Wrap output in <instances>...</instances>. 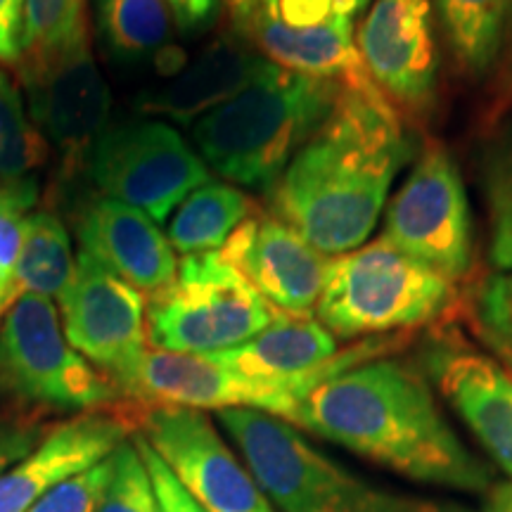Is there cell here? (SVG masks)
I'll return each instance as SVG.
<instances>
[{
  "instance_id": "cell-1",
  "label": "cell",
  "mask_w": 512,
  "mask_h": 512,
  "mask_svg": "<svg viewBox=\"0 0 512 512\" xmlns=\"http://www.w3.org/2000/svg\"><path fill=\"white\" fill-rule=\"evenodd\" d=\"M292 425L411 482L489 489V472L444 418L427 377L399 358H370L316 384Z\"/></svg>"
},
{
  "instance_id": "cell-2",
  "label": "cell",
  "mask_w": 512,
  "mask_h": 512,
  "mask_svg": "<svg viewBox=\"0 0 512 512\" xmlns=\"http://www.w3.org/2000/svg\"><path fill=\"white\" fill-rule=\"evenodd\" d=\"M406 159L401 114L389 100L342 91L271 190L275 219L323 254H347L373 235Z\"/></svg>"
},
{
  "instance_id": "cell-3",
  "label": "cell",
  "mask_w": 512,
  "mask_h": 512,
  "mask_svg": "<svg viewBox=\"0 0 512 512\" xmlns=\"http://www.w3.org/2000/svg\"><path fill=\"white\" fill-rule=\"evenodd\" d=\"M342 91L337 83L275 64L264 79L192 124L197 155L230 183L273 190Z\"/></svg>"
},
{
  "instance_id": "cell-4",
  "label": "cell",
  "mask_w": 512,
  "mask_h": 512,
  "mask_svg": "<svg viewBox=\"0 0 512 512\" xmlns=\"http://www.w3.org/2000/svg\"><path fill=\"white\" fill-rule=\"evenodd\" d=\"M216 420L240 448L268 503L280 512H465L451 503L394 494L351 475L278 415L223 408Z\"/></svg>"
},
{
  "instance_id": "cell-5",
  "label": "cell",
  "mask_w": 512,
  "mask_h": 512,
  "mask_svg": "<svg viewBox=\"0 0 512 512\" xmlns=\"http://www.w3.org/2000/svg\"><path fill=\"white\" fill-rule=\"evenodd\" d=\"M453 302L456 283L377 238L332 259L313 316L337 339H368L434 323Z\"/></svg>"
},
{
  "instance_id": "cell-6",
  "label": "cell",
  "mask_w": 512,
  "mask_h": 512,
  "mask_svg": "<svg viewBox=\"0 0 512 512\" xmlns=\"http://www.w3.org/2000/svg\"><path fill=\"white\" fill-rule=\"evenodd\" d=\"M278 313L221 252L188 254L174 283L147 302V339L157 351L216 354L249 342Z\"/></svg>"
},
{
  "instance_id": "cell-7",
  "label": "cell",
  "mask_w": 512,
  "mask_h": 512,
  "mask_svg": "<svg viewBox=\"0 0 512 512\" xmlns=\"http://www.w3.org/2000/svg\"><path fill=\"white\" fill-rule=\"evenodd\" d=\"M0 392L62 411H98L117 384L69 344L60 313L41 294L17 297L0 320Z\"/></svg>"
},
{
  "instance_id": "cell-8",
  "label": "cell",
  "mask_w": 512,
  "mask_h": 512,
  "mask_svg": "<svg viewBox=\"0 0 512 512\" xmlns=\"http://www.w3.org/2000/svg\"><path fill=\"white\" fill-rule=\"evenodd\" d=\"M88 176L105 197L164 223L185 197L211 181L207 164L162 121L107 128L88 152Z\"/></svg>"
},
{
  "instance_id": "cell-9",
  "label": "cell",
  "mask_w": 512,
  "mask_h": 512,
  "mask_svg": "<svg viewBox=\"0 0 512 512\" xmlns=\"http://www.w3.org/2000/svg\"><path fill=\"white\" fill-rule=\"evenodd\" d=\"M382 238L451 283L470 273V202L458 164L441 143L422 147L411 174L389 202Z\"/></svg>"
},
{
  "instance_id": "cell-10",
  "label": "cell",
  "mask_w": 512,
  "mask_h": 512,
  "mask_svg": "<svg viewBox=\"0 0 512 512\" xmlns=\"http://www.w3.org/2000/svg\"><path fill=\"white\" fill-rule=\"evenodd\" d=\"M138 434L207 512H275L204 411L155 403Z\"/></svg>"
},
{
  "instance_id": "cell-11",
  "label": "cell",
  "mask_w": 512,
  "mask_h": 512,
  "mask_svg": "<svg viewBox=\"0 0 512 512\" xmlns=\"http://www.w3.org/2000/svg\"><path fill=\"white\" fill-rule=\"evenodd\" d=\"M60 311L69 344L126 392L147 351L143 294L81 252Z\"/></svg>"
},
{
  "instance_id": "cell-12",
  "label": "cell",
  "mask_w": 512,
  "mask_h": 512,
  "mask_svg": "<svg viewBox=\"0 0 512 512\" xmlns=\"http://www.w3.org/2000/svg\"><path fill=\"white\" fill-rule=\"evenodd\" d=\"M366 72L396 112L422 119L437 98L432 0H375L356 31Z\"/></svg>"
},
{
  "instance_id": "cell-13",
  "label": "cell",
  "mask_w": 512,
  "mask_h": 512,
  "mask_svg": "<svg viewBox=\"0 0 512 512\" xmlns=\"http://www.w3.org/2000/svg\"><path fill=\"white\" fill-rule=\"evenodd\" d=\"M126 394L197 411L254 408L292 422L309 389L292 382L252 380L226 368L211 354H171L147 349L128 382Z\"/></svg>"
},
{
  "instance_id": "cell-14",
  "label": "cell",
  "mask_w": 512,
  "mask_h": 512,
  "mask_svg": "<svg viewBox=\"0 0 512 512\" xmlns=\"http://www.w3.org/2000/svg\"><path fill=\"white\" fill-rule=\"evenodd\" d=\"M221 256L275 311L313 316L332 259L280 219L254 211Z\"/></svg>"
},
{
  "instance_id": "cell-15",
  "label": "cell",
  "mask_w": 512,
  "mask_h": 512,
  "mask_svg": "<svg viewBox=\"0 0 512 512\" xmlns=\"http://www.w3.org/2000/svg\"><path fill=\"white\" fill-rule=\"evenodd\" d=\"M29 98V117L48 145L81 162L107 131L112 95L91 48H83L34 72L17 74Z\"/></svg>"
},
{
  "instance_id": "cell-16",
  "label": "cell",
  "mask_w": 512,
  "mask_h": 512,
  "mask_svg": "<svg viewBox=\"0 0 512 512\" xmlns=\"http://www.w3.org/2000/svg\"><path fill=\"white\" fill-rule=\"evenodd\" d=\"M430 370L448 406L479 446L512 479V373L498 358L444 342L427 354Z\"/></svg>"
},
{
  "instance_id": "cell-17",
  "label": "cell",
  "mask_w": 512,
  "mask_h": 512,
  "mask_svg": "<svg viewBox=\"0 0 512 512\" xmlns=\"http://www.w3.org/2000/svg\"><path fill=\"white\" fill-rule=\"evenodd\" d=\"M81 252L91 254L114 275L155 297L174 283L178 259L166 235L145 211L112 197L88 202L76 221Z\"/></svg>"
},
{
  "instance_id": "cell-18",
  "label": "cell",
  "mask_w": 512,
  "mask_h": 512,
  "mask_svg": "<svg viewBox=\"0 0 512 512\" xmlns=\"http://www.w3.org/2000/svg\"><path fill=\"white\" fill-rule=\"evenodd\" d=\"M245 34L280 69L332 81L344 91L368 98L382 95L366 72L356 46L354 22L347 15H332L316 27H290L280 19L275 0H261Z\"/></svg>"
},
{
  "instance_id": "cell-19",
  "label": "cell",
  "mask_w": 512,
  "mask_h": 512,
  "mask_svg": "<svg viewBox=\"0 0 512 512\" xmlns=\"http://www.w3.org/2000/svg\"><path fill=\"white\" fill-rule=\"evenodd\" d=\"M128 439V425L117 415L88 411L62 422L34 451L0 472V512H27L53 486L98 465Z\"/></svg>"
},
{
  "instance_id": "cell-20",
  "label": "cell",
  "mask_w": 512,
  "mask_h": 512,
  "mask_svg": "<svg viewBox=\"0 0 512 512\" xmlns=\"http://www.w3.org/2000/svg\"><path fill=\"white\" fill-rule=\"evenodd\" d=\"M275 67L266 57L230 43H216L192 60L166 86L140 98V110L178 124H195L223 102L233 100Z\"/></svg>"
},
{
  "instance_id": "cell-21",
  "label": "cell",
  "mask_w": 512,
  "mask_h": 512,
  "mask_svg": "<svg viewBox=\"0 0 512 512\" xmlns=\"http://www.w3.org/2000/svg\"><path fill=\"white\" fill-rule=\"evenodd\" d=\"M448 53L467 79H486L503 57L512 0H434Z\"/></svg>"
},
{
  "instance_id": "cell-22",
  "label": "cell",
  "mask_w": 512,
  "mask_h": 512,
  "mask_svg": "<svg viewBox=\"0 0 512 512\" xmlns=\"http://www.w3.org/2000/svg\"><path fill=\"white\" fill-rule=\"evenodd\" d=\"M254 204L230 183L207 181L192 190L171 214L169 238L174 252L207 254L221 252L230 235L254 214Z\"/></svg>"
},
{
  "instance_id": "cell-23",
  "label": "cell",
  "mask_w": 512,
  "mask_h": 512,
  "mask_svg": "<svg viewBox=\"0 0 512 512\" xmlns=\"http://www.w3.org/2000/svg\"><path fill=\"white\" fill-rule=\"evenodd\" d=\"M76 261L72 242L64 223L50 211H34L24 219L22 245H19L15 290L22 294H41V297H62L72 283Z\"/></svg>"
},
{
  "instance_id": "cell-24",
  "label": "cell",
  "mask_w": 512,
  "mask_h": 512,
  "mask_svg": "<svg viewBox=\"0 0 512 512\" xmlns=\"http://www.w3.org/2000/svg\"><path fill=\"white\" fill-rule=\"evenodd\" d=\"M91 48L86 0H24L17 74L53 64Z\"/></svg>"
},
{
  "instance_id": "cell-25",
  "label": "cell",
  "mask_w": 512,
  "mask_h": 512,
  "mask_svg": "<svg viewBox=\"0 0 512 512\" xmlns=\"http://www.w3.org/2000/svg\"><path fill=\"white\" fill-rule=\"evenodd\" d=\"M100 27L121 60H147L174 38V15L166 0H100Z\"/></svg>"
},
{
  "instance_id": "cell-26",
  "label": "cell",
  "mask_w": 512,
  "mask_h": 512,
  "mask_svg": "<svg viewBox=\"0 0 512 512\" xmlns=\"http://www.w3.org/2000/svg\"><path fill=\"white\" fill-rule=\"evenodd\" d=\"M46 159L48 140L31 121L17 83L0 67V178L31 181Z\"/></svg>"
},
{
  "instance_id": "cell-27",
  "label": "cell",
  "mask_w": 512,
  "mask_h": 512,
  "mask_svg": "<svg viewBox=\"0 0 512 512\" xmlns=\"http://www.w3.org/2000/svg\"><path fill=\"white\" fill-rule=\"evenodd\" d=\"M489 261L496 271H512V128L489 145L482 166Z\"/></svg>"
},
{
  "instance_id": "cell-28",
  "label": "cell",
  "mask_w": 512,
  "mask_h": 512,
  "mask_svg": "<svg viewBox=\"0 0 512 512\" xmlns=\"http://www.w3.org/2000/svg\"><path fill=\"white\" fill-rule=\"evenodd\" d=\"M36 200V178L31 181L0 178V320L17 299L15 268L22 245V226Z\"/></svg>"
},
{
  "instance_id": "cell-29",
  "label": "cell",
  "mask_w": 512,
  "mask_h": 512,
  "mask_svg": "<svg viewBox=\"0 0 512 512\" xmlns=\"http://www.w3.org/2000/svg\"><path fill=\"white\" fill-rule=\"evenodd\" d=\"M110 479L95 512H162L147 467L133 439L121 441L110 453Z\"/></svg>"
},
{
  "instance_id": "cell-30",
  "label": "cell",
  "mask_w": 512,
  "mask_h": 512,
  "mask_svg": "<svg viewBox=\"0 0 512 512\" xmlns=\"http://www.w3.org/2000/svg\"><path fill=\"white\" fill-rule=\"evenodd\" d=\"M110 472L112 465L110 456H107L98 465L76 472V475L53 486L27 512H95L102 491L107 486V479H110Z\"/></svg>"
},
{
  "instance_id": "cell-31",
  "label": "cell",
  "mask_w": 512,
  "mask_h": 512,
  "mask_svg": "<svg viewBox=\"0 0 512 512\" xmlns=\"http://www.w3.org/2000/svg\"><path fill=\"white\" fill-rule=\"evenodd\" d=\"M133 444H136L140 458L147 467V475H150L152 489H155L159 510L162 512H207L195 498L190 496V491L178 482L174 472L169 470V465L157 456V451L140 434H133Z\"/></svg>"
},
{
  "instance_id": "cell-32",
  "label": "cell",
  "mask_w": 512,
  "mask_h": 512,
  "mask_svg": "<svg viewBox=\"0 0 512 512\" xmlns=\"http://www.w3.org/2000/svg\"><path fill=\"white\" fill-rule=\"evenodd\" d=\"M479 330L512 344V271L496 273L477 294Z\"/></svg>"
},
{
  "instance_id": "cell-33",
  "label": "cell",
  "mask_w": 512,
  "mask_h": 512,
  "mask_svg": "<svg viewBox=\"0 0 512 512\" xmlns=\"http://www.w3.org/2000/svg\"><path fill=\"white\" fill-rule=\"evenodd\" d=\"M275 10L290 27H316L332 15L354 17L363 0H275Z\"/></svg>"
},
{
  "instance_id": "cell-34",
  "label": "cell",
  "mask_w": 512,
  "mask_h": 512,
  "mask_svg": "<svg viewBox=\"0 0 512 512\" xmlns=\"http://www.w3.org/2000/svg\"><path fill=\"white\" fill-rule=\"evenodd\" d=\"M41 441L38 425H29L22 420L0 418V472L8 470L17 460L29 456Z\"/></svg>"
},
{
  "instance_id": "cell-35",
  "label": "cell",
  "mask_w": 512,
  "mask_h": 512,
  "mask_svg": "<svg viewBox=\"0 0 512 512\" xmlns=\"http://www.w3.org/2000/svg\"><path fill=\"white\" fill-rule=\"evenodd\" d=\"M24 0H0V62L17 64Z\"/></svg>"
},
{
  "instance_id": "cell-36",
  "label": "cell",
  "mask_w": 512,
  "mask_h": 512,
  "mask_svg": "<svg viewBox=\"0 0 512 512\" xmlns=\"http://www.w3.org/2000/svg\"><path fill=\"white\" fill-rule=\"evenodd\" d=\"M219 3L221 0H166L181 31H195L209 24L219 12Z\"/></svg>"
},
{
  "instance_id": "cell-37",
  "label": "cell",
  "mask_w": 512,
  "mask_h": 512,
  "mask_svg": "<svg viewBox=\"0 0 512 512\" xmlns=\"http://www.w3.org/2000/svg\"><path fill=\"white\" fill-rule=\"evenodd\" d=\"M223 3H226L230 19L235 22V27H238L240 31H247L256 15V10H259L261 0H223Z\"/></svg>"
},
{
  "instance_id": "cell-38",
  "label": "cell",
  "mask_w": 512,
  "mask_h": 512,
  "mask_svg": "<svg viewBox=\"0 0 512 512\" xmlns=\"http://www.w3.org/2000/svg\"><path fill=\"white\" fill-rule=\"evenodd\" d=\"M482 512H512V479L489 491Z\"/></svg>"
},
{
  "instance_id": "cell-39",
  "label": "cell",
  "mask_w": 512,
  "mask_h": 512,
  "mask_svg": "<svg viewBox=\"0 0 512 512\" xmlns=\"http://www.w3.org/2000/svg\"><path fill=\"white\" fill-rule=\"evenodd\" d=\"M479 335H482L486 347L494 351L498 361H501L503 366L508 368L510 373H512V344L503 342V339H498V337H494V335H486V332H482V330H479Z\"/></svg>"
},
{
  "instance_id": "cell-40",
  "label": "cell",
  "mask_w": 512,
  "mask_h": 512,
  "mask_svg": "<svg viewBox=\"0 0 512 512\" xmlns=\"http://www.w3.org/2000/svg\"><path fill=\"white\" fill-rule=\"evenodd\" d=\"M370 3V0H363V8H366V5Z\"/></svg>"
}]
</instances>
